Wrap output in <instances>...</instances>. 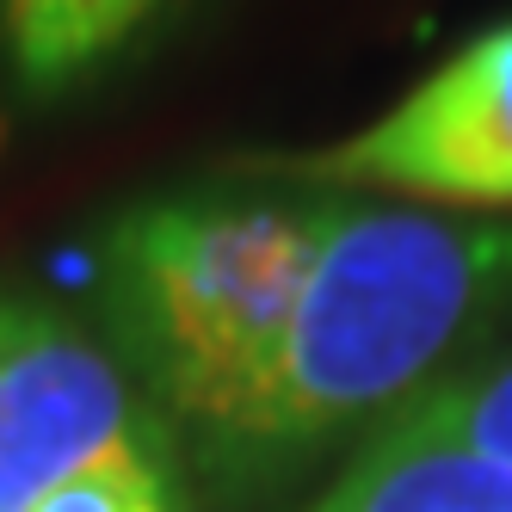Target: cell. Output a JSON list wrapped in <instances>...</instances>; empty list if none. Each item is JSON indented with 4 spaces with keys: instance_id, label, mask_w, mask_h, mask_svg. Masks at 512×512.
<instances>
[{
    "instance_id": "5",
    "label": "cell",
    "mask_w": 512,
    "mask_h": 512,
    "mask_svg": "<svg viewBox=\"0 0 512 512\" xmlns=\"http://www.w3.org/2000/svg\"><path fill=\"white\" fill-rule=\"evenodd\" d=\"M309 512H512V469L438 438L401 408Z\"/></svg>"
},
{
    "instance_id": "4",
    "label": "cell",
    "mask_w": 512,
    "mask_h": 512,
    "mask_svg": "<svg viewBox=\"0 0 512 512\" xmlns=\"http://www.w3.org/2000/svg\"><path fill=\"white\" fill-rule=\"evenodd\" d=\"M303 186H389L445 204H512V25L457 50L358 136L290 161Z\"/></svg>"
},
{
    "instance_id": "3",
    "label": "cell",
    "mask_w": 512,
    "mask_h": 512,
    "mask_svg": "<svg viewBox=\"0 0 512 512\" xmlns=\"http://www.w3.org/2000/svg\"><path fill=\"white\" fill-rule=\"evenodd\" d=\"M142 438L155 432L112 352L68 315L0 297V512H38Z\"/></svg>"
},
{
    "instance_id": "6",
    "label": "cell",
    "mask_w": 512,
    "mask_h": 512,
    "mask_svg": "<svg viewBox=\"0 0 512 512\" xmlns=\"http://www.w3.org/2000/svg\"><path fill=\"white\" fill-rule=\"evenodd\" d=\"M142 25L149 7L130 0H19L0 13V50H7V75L31 99H56L99 75Z\"/></svg>"
},
{
    "instance_id": "8",
    "label": "cell",
    "mask_w": 512,
    "mask_h": 512,
    "mask_svg": "<svg viewBox=\"0 0 512 512\" xmlns=\"http://www.w3.org/2000/svg\"><path fill=\"white\" fill-rule=\"evenodd\" d=\"M38 512H186V506H179L161 438H142V445L112 451L87 475H75L68 488H56Z\"/></svg>"
},
{
    "instance_id": "7",
    "label": "cell",
    "mask_w": 512,
    "mask_h": 512,
    "mask_svg": "<svg viewBox=\"0 0 512 512\" xmlns=\"http://www.w3.org/2000/svg\"><path fill=\"white\" fill-rule=\"evenodd\" d=\"M408 408L451 445L488 457L500 469H512V358L494 364L482 377H457V383H432L426 395H414Z\"/></svg>"
},
{
    "instance_id": "2",
    "label": "cell",
    "mask_w": 512,
    "mask_h": 512,
    "mask_svg": "<svg viewBox=\"0 0 512 512\" xmlns=\"http://www.w3.org/2000/svg\"><path fill=\"white\" fill-rule=\"evenodd\" d=\"M334 216L340 204L309 186H235L136 204L99 235V321L155 432L186 445L229 408L297 309Z\"/></svg>"
},
{
    "instance_id": "1",
    "label": "cell",
    "mask_w": 512,
    "mask_h": 512,
    "mask_svg": "<svg viewBox=\"0 0 512 512\" xmlns=\"http://www.w3.org/2000/svg\"><path fill=\"white\" fill-rule=\"evenodd\" d=\"M512 297V229L426 210L334 216L297 309L186 451L204 482L260 494L358 420H389Z\"/></svg>"
}]
</instances>
